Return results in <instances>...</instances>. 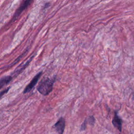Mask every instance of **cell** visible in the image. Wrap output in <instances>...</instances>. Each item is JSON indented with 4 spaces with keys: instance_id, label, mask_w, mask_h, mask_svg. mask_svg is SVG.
<instances>
[{
    "instance_id": "7a4b0ae2",
    "label": "cell",
    "mask_w": 134,
    "mask_h": 134,
    "mask_svg": "<svg viewBox=\"0 0 134 134\" xmlns=\"http://www.w3.org/2000/svg\"><path fill=\"white\" fill-rule=\"evenodd\" d=\"M42 74V72L41 71L37 73L32 79V80L30 81L29 84L27 85V86L26 87V88L24 89L23 93L26 94L27 93L31 91V90L34 87V86L37 84L38 80H39L40 76H41Z\"/></svg>"
},
{
    "instance_id": "277c9868",
    "label": "cell",
    "mask_w": 134,
    "mask_h": 134,
    "mask_svg": "<svg viewBox=\"0 0 134 134\" xmlns=\"http://www.w3.org/2000/svg\"><path fill=\"white\" fill-rule=\"evenodd\" d=\"M65 119L63 117H61L58 121L54 124V128L58 134H63L65 128Z\"/></svg>"
},
{
    "instance_id": "ba28073f",
    "label": "cell",
    "mask_w": 134,
    "mask_h": 134,
    "mask_svg": "<svg viewBox=\"0 0 134 134\" xmlns=\"http://www.w3.org/2000/svg\"><path fill=\"white\" fill-rule=\"evenodd\" d=\"M86 121L91 125H93L95 122L94 117L93 116H90L88 117L87 119H86Z\"/></svg>"
},
{
    "instance_id": "30bf717a",
    "label": "cell",
    "mask_w": 134,
    "mask_h": 134,
    "mask_svg": "<svg viewBox=\"0 0 134 134\" xmlns=\"http://www.w3.org/2000/svg\"><path fill=\"white\" fill-rule=\"evenodd\" d=\"M9 88H10V87H8V88H7L6 89H5V90H4V91H2V92H1V97H2V96H3L4 94H6V93L9 91Z\"/></svg>"
},
{
    "instance_id": "52a82bcc",
    "label": "cell",
    "mask_w": 134,
    "mask_h": 134,
    "mask_svg": "<svg viewBox=\"0 0 134 134\" xmlns=\"http://www.w3.org/2000/svg\"><path fill=\"white\" fill-rule=\"evenodd\" d=\"M32 57L27 62H26V63L25 64H24L23 65L21 66V67H18V69H16V70L15 71V72H14V74H15V75H17L18 74H19L29 64V63L31 61V60H32Z\"/></svg>"
},
{
    "instance_id": "9c48e42d",
    "label": "cell",
    "mask_w": 134,
    "mask_h": 134,
    "mask_svg": "<svg viewBox=\"0 0 134 134\" xmlns=\"http://www.w3.org/2000/svg\"><path fill=\"white\" fill-rule=\"evenodd\" d=\"M86 120L85 119L84 120V121L83 122V123L82 124V125H81V129L80 130L81 131H83V130H84L86 128Z\"/></svg>"
},
{
    "instance_id": "5b68a950",
    "label": "cell",
    "mask_w": 134,
    "mask_h": 134,
    "mask_svg": "<svg viewBox=\"0 0 134 134\" xmlns=\"http://www.w3.org/2000/svg\"><path fill=\"white\" fill-rule=\"evenodd\" d=\"M113 126L116 128L119 131H121L122 129V120L118 115L117 112L115 113L114 118L112 120Z\"/></svg>"
},
{
    "instance_id": "6da1fadb",
    "label": "cell",
    "mask_w": 134,
    "mask_h": 134,
    "mask_svg": "<svg viewBox=\"0 0 134 134\" xmlns=\"http://www.w3.org/2000/svg\"><path fill=\"white\" fill-rule=\"evenodd\" d=\"M54 82V79L44 77L39 83L37 87L38 91L43 95H48L52 91Z\"/></svg>"
},
{
    "instance_id": "3957f363",
    "label": "cell",
    "mask_w": 134,
    "mask_h": 134,
    "mask_svg": "<svg viewBox=\"0 0 134 134\" xmlns=\"http://www.w3.org/2000/svg\"><path fill=\"white\" fill-rule=\"evenodd\" d=\"M32 0H24L20 6L19 7L18 9L15 13V15L13 16V20H15L17 18V17L20 15V14L24 11L26 8L30 5Z\"/></svg>"
},
{
    "instance_id": "8992f818",
    "label": "cell",
    "mask_w": 134,
    "mask_h": 134,
    "mask_svg": "<svg viewBox=\"0 0 134 134\" xmlns=\"http://www.w3.org/2000/svg\"><path fill=\"white\" fill-rule=\"evenodd\" d=\"M13 79L12 76H5L1 78L0 80V86L2 88L4 86L8 84Z\"/></svg>"
}]
</instances>
